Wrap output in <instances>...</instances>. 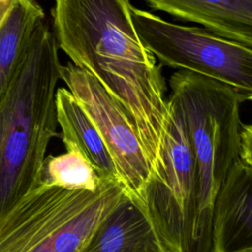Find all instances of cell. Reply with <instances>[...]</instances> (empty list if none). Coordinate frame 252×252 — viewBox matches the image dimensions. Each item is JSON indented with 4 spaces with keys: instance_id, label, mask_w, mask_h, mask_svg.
Segmentation results:
<instances>
[{
    "instance_id": "cell-6",
    "label": "cell",
    "mask_w": 252,
    "mask_h": 252,
    "mask_svg": "<svg viewBox=\"0 0 252 252\" xmlns=\"http://www.w3.org/2000/svg\"><path fill=\"white\" fill-rule=\"evenodd\" d=\"M60 80L94 124L126 196L143 207L150 166L131 118L93 77L71 62L61 66Z\"/></svg>"
},
{
    "instance_id": "cell-3",
    "label": "cell",
    "mask_w": 252,
    "mask_h": 252,
    "mask_svg": "<svg viewBox=\"0 0 252 252\" xmlns=\"http://www.w3.org/2000/svg\"><path fill=\"white\" fill-rule=\"evenodd\" d=\"M169 87V97L180 109L197 162V247L209 250L217 192L239 160L240 106L246 100L232 87L187 71L173 73Z\"/></svg>"
},
{
    "instance_id": "cell-5",
    "label": "cell",
    "mask_w": 252,
    "mask_h": 252,
    "mask_svg": "<svg viewBox=\"0 0 252 252\" xmlns=\"http://www.w3.org/2000/svg\"><path fill=\"white\" fill-rule=\"evenodd\" d=\"M134 29L159 66L198 74L235 89L252 99V47L207 29L177 25L131 6Z\"/></svg>"
},
{
    "instance_id": "cell-16",
    "label": "cell",
    "mask_w": 252,
    "mask_h": 252,
    "mask_svg": "<svg viewBox=\"0 0 252 252\" xmlns=\"http://www.w3.org/2000/svg\"><path fill=\"white\" fill-rule=\"evenodd\" d=\"M229 252H252V246L235 249V250H232V251H229Z\"/></svg>"
},
{
    "instance_id": "cell-13",
    "label": "cell",
    "mask_w": 252,
    "mask_h": 252,
    "mask_svg": "<svg viewBox=\"0 0 252 252\" xmlns=\"http://www.w3.org/2000/svg\"><path fill=\"white\" fill-rule=\"evenodd\" d=\"M64 146V154L45 157L40 183L68 190L95 192L103 180L75 146Z\"/></svg>"
},
{
    "instance_id": "cell-14",
    "label": "cell",
    "mask_w": 252,
    "mask_h": 252,
    "mask_svg": "<svg viewBox=\"0 0 252 252\" xmlns=\"http://www.w3.org/2000/svg\"><path fill=\"white\" fill-rule=\"evenodd\" d=\"M239 159L246 165L252 166V126L242 123L240 132Z\"/></svg>"
},
{
    "instance_id": "cell-15",
    "label": "cell",
    "mask_w": 252,
    "mask_h": 252,
    "mask_svg": "<svg viewBox=\"0 0 252 252\" xmlns=\"http://www.w3.org/2000/svg\"><path fill=\"white\" fill-rule=\"evenodd\" d=\"M13 0H0V24L7 14Z\"/></svg>"
},
{
    "instance_id": "cell-12",
    "label": "cell",
    "mask_w": 252,
    "mask_h": 252,
    "mask_svg": "<svg viewBox=\"0 0 252 252\" xmlns=\"http://www.w3.org/2000/svg\"><path fill=\"white\" fill-rule=\"evenodd\" d=\"M44 12L36 0H13L0 24V98L12 81Z\"/></svg>"
},
{
    "instance_id": "cell-4",
    "label": "cell",
    "mask_w": 252,
    "mask_h": 252,
    "mask_svg": "<svg viewBox=\"0 0 252 252\" xmlns=\"http://www.w3.org/2000/svg\"><path fill=\"white\" fill-rule=\"evenodd\" d=\"M169 124L158 166L145 187L143 208L166 252H195L198 169L176 102L168 98Z\"/></svg>"
},
{
    "instance_id": "cell-8",
    "label": "cell",
    "mask_w": 252,
    "mask_h": 252,
    "mask_svg": "<svg viewBox=\"0 0 252 252\" xmlns=\"http://www.w3.org/2000/svg\"><path fill=\"white\" fill-rule=\"evenodd\" d=\"M252 166L239 159L220 186L213 206L211 252L252 246Z\"/></svg>"
},
{
    "instance_id": "cell-9",
    "label": "cell",
    "mask_w": 252,
    "mask_h": 252,
    "mask_svg": "<svg viewBox=\"0 0 252 252\" xmlns=\"http://www.w3.org/2000/svg\"><path fill=\"white\" fill-rule=\"evenodd\" d=\"M150 8L199 24L224 38L252 47V0H143Z\"/></svg>"
},
{
    "instance_id": "cell-2",
    "label": "cell",
    "mask_w": 252,
    "mask_h": 252,
    "mask_svg": "<svg viewBox=\"0 0 252 252\" xmlns=\"http://www.w3.org/2000/svg\"><path fill=\"white\" fill-rule=\"evenodd\" d=\"M61 66L53 33L43 20L0 98V220L39 185L48 145L59 137L56 90Z\"/></svg>"
},
{
    "instance_id": "cell-7",
    "label": "cell",
    "mask_w": 252,
    "mask_h": 252,
    "mask_svg": "<svg viewBox=\"0 0 252 252\" xmlns=\"http://www.w3.org/2000/svg\"><path fill=\"white\" fill-rule=\"evenodd\" d=\"M98 189L68 190L39 183L0 220V252H69L63 227Z\"/></svg>"
},
{
    "instance_id": "cell-1",
    "label": "cell",
    "mask_w": 252,
    "mask_h": 252,
    "mask_svg": "<svg viewBox=\"0 0 252 252\" xmlns=\"http://www.w3.org/2000/svg\"><path fill=\"white\" fill-rule=\"evenodd\" d=\"M129 0H53L52 33L58 49L93 77L131 118L150 174L161 160L169 124L160 66L141 42Z\"/></svg>"
},
{
    "instance_id": "cell-11",
    "label": "cell",
    "mask_w": 252,
    "mask_h": 252,
    "mask_svg": "<svg viewBox=\"0 0 252 252\" xmlns=\"http://www.w3.org/2000/svg\"><path fill=\"white\" fill-rule=\"evenodd\" d=\"M56 118L63 144L75 146L102 180L117 181L114 164L99 133L67 88L56 90Z\"/></svg>"
},
{
    "instance_id": "cell-10",
    "label": "cell",
    "mask_w": 252,
    "mask_h": 252,
    "mask_svg": "<svg viewBox=\"0 0 252 252\" xmlns=\"http://www.w3.org/2000/svg\"><path fill=\"white\" fill-rule=\"evenodd\" d=\"M82 252H166L144 208L125 196L97 226Z\"/></svg>"
}]
</instances>
